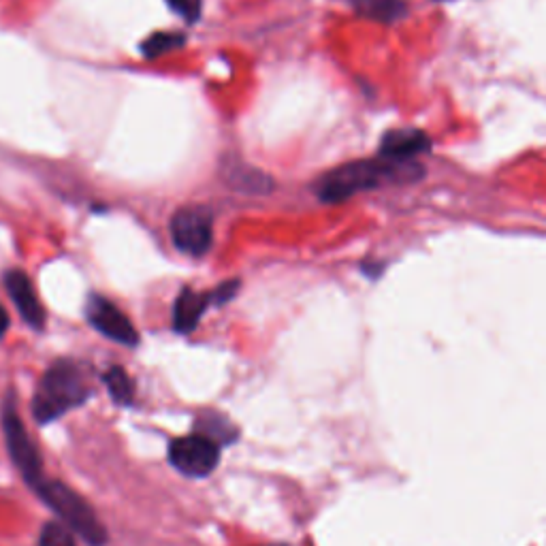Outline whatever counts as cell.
I'll use <instances>...</instances> for the list:
<instances>
[{
	"label": "cell",
	"instance_id": "obj_10",
	"mask_svg": "<svg viewBox=\"0 0 546 546\" xmlns=\"http://www.w3.org/2000/svg\"><path fill=\"white\" fill-rule=\"evenodd\" d=\"M210 303H214L212 293H197L192 288H184L173 305V329L178 333L195 331Z\"/></svg>",
	"mask_w": 546,
	"mask_h": 546
},
{
	"label": "cell",
	"instance_id": "obj_15",
	"mask_svg": "<svg viewBox=\"0 0 546 546\" xmlns=\"http://www.w3.org/2000/svg\"><path fill=\"white\" fill-rule=\"evenodd\" d=\"M39 546H77L75 534L64 523H45L39 536Z\"/></svg>",
	"mask_w": 546,
	"mask_h": 546
},
{
	"label": "cell",
	"instance_id": "obj_9",
	"mask_svg": "<svg viewBox=\"0 0 546 546\" xmlns=\"http://www.w3.org/2000/svg\"><path fill=\"white\" fill-rule=\"evenodd\" d=\"M5 286L15 303V308H18L20 316L26 320V325L41 331L45 327V310L37 299L35 286H32L30 278L24 271L13 269L5 276Z\"/></svg>",
	"mask_w": 546,
	"mask_h": 546
},
{
	"label": "cell",
	"instance_id": "obj_16",
	"mask_svg": "<svg viewBox=\"0 0 546 546\" xmlns=\"http://www.w3.org/2000/svg\"><path fill=\"white\" fill-rule=\"evenodd\" d=\"M167 5L175 15H180L188 24H195L201 18L203 0H167Z\"/></svg>",
	"mask_w": 546,
	"mask_h": 546
},
{
	"label": "cell",
	"instance_id": "obj_7",
	"mask_svg": "<svg viewBox=\"0 0 546 546\" xmlns=\"http://www.w3.org/2000/svg\"><path fill=\"white\" fill-rule=\"evenodd\" d=\"M86 318L96 331L109 337V340H114L122 346L139 344V333L131 323V318H128L116 303H111L101 295H90L86 303Z\"/></svg>",
	"mask_w": 546,
	"mask_h": 546
},
{
	"label": "cell",
	"instance_id": "obj_17",
	"mask_svg": "<svg viewBox=\"0 0 546 546\" xmlns=\"http://www.w3.org/2000/svg\"><path fill=\"white\" fill-rule=\"evenodd\" d=\"M237 288H239V282H237V280H229V282H224V284H220V286L216 288V291L212 293V299H214V303L222 305V303H227V301H231V299L235 297V293H237Z\"/></svg>",
	"mask_w": 546,
	"mask_h": 546
},
{
	"label": "cell",
	"instance_id": "obj_13",
	"mask_svg": "<svg viewBox=\"0 0 546 546\" xmlns=\"http://www.w3.org/2000/svg\"><path fill=\"white\" fill-rule=\"evenodd\" d=\"M103 382L118 406H131L135 401V380L120 365L109 367L103 374Z\"/></svg>",
	"mask_w": 546,
	"mask_h": 546
},
{
	"label": "cell",
	"instance_id": "obj_3",
	"mask_svg": "<svg viewBox=\"0 0 546 546\" xmlns=\"http://www.w3.org/2000/svg\"><path fill=\"white\" fill-rule=\"evenodd\" d=\"M35 493L41 497V500L47 504V508H52L60 523L67 525L73 534H77L86 544L90 546H105L109 536L107 529L101 523V519L96 517L94 508L84 500L82 495L69 489L64 483H58V480L45 478L43 483L35 489Z\"/></svg>",
	"mask_w": 546,
	"mask_h": 546
},
{
	"label": "cell",
	"instance_id": "obj_6",
	"mask_svg": "<svg viewBox=\"0 0 546 546\" xmlns=\"http://www.w3.org/2000/svg\"><path fill=\"white\" fill-rule=\"evenodd\" d=\"M220 448V444L201 433H190L169 444V463L184 476L205 478L218 468Z\"/></svg>",
	"mask_w": 546,
	"mask_h": 546
},
{
	"label": "cell",
	"instance_id": "obj_4",
	"mask_svg": "<svg viewBox=\"0 0 546 546\" xmlns=\"http://www.w3.org/2000/svg\"><path fill=\"white\" fill-rule=\"evenodd\" d=\"M0 421H3V431H5V442H7V451L11 455V461L15 463V468L20 470L24 483L35 491L43 480V459L37 444L32 442L28 436V431L20 419L18 408H15V399L13 395L5 397L3 404V414H0Z\"/></svg>",
	"mask_w": 546,
	"mask_h": 546
},
{
	"label": "cell",
	"instance_id": "obj_1",
	"mask_svg": "<svg viewBox=\"0 0 546 546\" xmlns=\"http://www.w3.org/2000/svg\"><path fill=\"white\" fill-rule=\"evenodd\" d=\"M425 169L412 163H391L384 158H367L352 160V163L340 165L325 173L316 184V195L325 203H342L359 192L380 188L384 184L397 182H416L423 178Z\"/></svg>",
	"mask_w": 546,
	"mask_h": 546
},
{
	"label": "cell",
	"instance_id": "obj_5",
	"mask_svg": "<svg viewBox=\"0 0 546 546\" xmlns=\"http://www.w3.org/2000/svg\"><path fill=\"white\" fill-rule=\"evenodd\" d=\"M169 231L175 248L180 252L201 256L212 248L214 214L203 205L180 207L171 218Z\"/></svg>",
	"mask_w": 546,
	"mask_h": 546
},
{
	"label": "cell",
	"instance_id": "obj_14",
	"mask_svg": "<svg viewBox=\"0 0 546 546\" xmlns=\"http://www.w3.org/2000/svg\"><path fill=\"white\" fill-rule=\"evenodd\" d=\"M184 41L186 37L182 35V32H156V35L148 37L141 43V54L154 60L171 50H178V47L184 45Z\"/></svg>",
	"mask_w": 546,
	"mask_h": 546
},
{
	"label": "cell",
	"instance_id": "obj_8",
	"mask_svg": "<svg viewBox=\"0 0 546 546\" xmlns=\"http://www.w3.org/2000/svg\"><path fill=\"white\" fill-rule=\"evenodd\" d=\"M431 148V139L416 128H397L380 141L378 156L391 163H412V160Z\"/></svg>",
	"mask_w": 546,
	"mask_h": 546
},
{
	"label": "cell",
	"instance_id": "obj_12",
	"mask_svg": "<svg viewBox=\"0 0 546 546\" xmlns=\"http://www.w3.org/2000/svg\"><path fill=\"white\" fill-rule=\"evenodd\" d=\"M350 5L363 18L380 24H395L408 15L406 0H350Z\"/></svg>",
	"mask_w": 546,
	"mask_h": 546
},
{
	"label": "cell",
	"instance_id": "obj_2",
	"mask_svg": "<svg viewBox=\"0 0 546 546\" xmlns=\"http://www.w3.org/2000/svg\"><path fill=\"white\" fill-rule=\"evenodd\" d=\"M92 395L84 367L71 359H58L43 374L39 389L32 397V416L39 425L58 421L69 410H75Z\"/></svg>",
	"mask_w": 546,
	"mask_h": 546
},
{
	"label": "cell",
	"instance_id": "obj_11",
	"mask_svg": "<svg viewBox=\"0 0 546 546\" xmlns=\"http://www.w3.org/2000/svg\"><path fill=\"white\" fill-rule=\"evenodd\" d=\"M195 433H201V436L214 440L220 446L233 444L239 438V429L233 425V421L216 410H203L197 416Z\"/></svg>",
	"mask_w": 546,
	"mask_h": 546
},
{
	"label": "cell",
	"instance_id": "obj_18",
	"mask_svg": "<svg viewBox=\"0 0 546 546\" xmlns=\"http://www.w3.org/2000/svg\"><path fill=\"white\" fill-rule=\"evenodd\" d=\"M9 329V314L5 312L3 305H0V337H3Z\"/></svg>",
	"mask_w": 546,
	"mask_h": 546
},
{
	"label": "cell",
	"instance_id": "obj_19",
	"mask_svg": "<svg viewBox=\"0 0 546 546\" xmlns=\"http://www.w3.org/2000/svg\"><path fill=\"white\" fill-rule=\"evenodd\" d=\"M271 546H284V544H271Z\"/></svg>",
	"mask_w": 546,
	"mask_h": 546
}]
</instances>
